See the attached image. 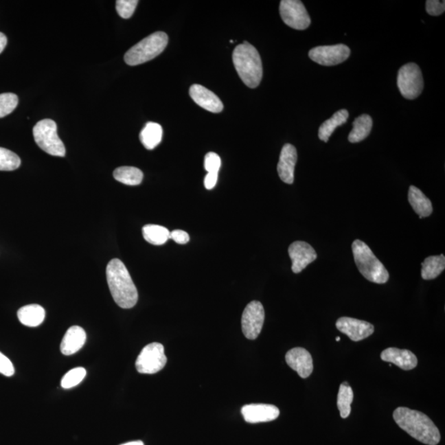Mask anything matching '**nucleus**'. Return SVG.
<instances>
[{"label":"nucleus","mask_w":445,"mask_h":445,"mask_svg":"<svg viewBox=\"0 0 445 445\" xmlns=\"http://www.w3.org/2000/svg\"><path fill=\"white\" fill-rule=\"evenodd\" d=\"M398 426L416 440L427 445H437L440 441V432L434 422L422 412L400 407L393 412Z\"/></svg>","instance_id":"nucleus-1"},{"label":"nucleus","mask_w":445,"mask_h":445,"mask_svg":"<svg viewBox=\"0 0 445 445\" xmlns=\"http://www.w3.org/2000/svg\"><path fill=\"white\" fill-rule=\"evenodd\" d=\"M106 273L115 302L122 308H133L137 304L138 291L125 264L121 260L113 259L106 266Z\"/></svg>","instance_id":"nucleus-2"},{"label":"nucleus","mask_w":445,"mask_h":445,"mask_svg":"<svg viewBox=\"0 0 445 445\" xmlns=\"http://www.w3.org/2000/svg\"><path fill=\"white\" fill-rule=\"evenodd\" d=\"M233 61L242 82L251 89L257 88L263 76L262 62L258 49L245 41L234 49Z\"/></svg>","instance_id":"nucleus-3"},{"label":"nucleus","mask_w":445,"mask_h":445,"mask_svg":"<svg viewBox=\"0 0 445 445\" xmlns=\"http://www.w3.org/2000/svg\"><path fill=\"white\" fill-rule=\"evenodd\" d=\"M354 262L361 274L370 282L385 284L389 279V271L379 261L365 242L354 240L352 243Z\"/></svg>","instance_id":"nucleus-4"},{"label":"nucleus","mask_w":445,"mask_h":445,"mask_svg":"<svg viewBox=\"0 0 445 445\" xmlns=\"http://www.w3.org/2000/svg\"><path fill=\"white\" fill-rule=\"evenodd\" d=\"M168 43V36L166 33H152L131 47L126 53L124 59L127 65L131 66L146 63L160 55L166 48Z\"/></svg>","instance_id":"nucleus-5"},{"label":"nucleus","mask_w":445,"mask_h":445,"mask_svg":"<svg viewBox=\"0 0 445 445\" xmlns=\"http://www.w3.org/2000/svg\"><path fill=\"white\" fill-rule=\"evenodd\" d=\"M35 141L41 150L52 156L64 157L65 147L57 134L56 123L51 119H41L33 128Z\"/></svg>","instance_id":"nucleus-6"},{"label":"nucleus","mask_w":445,"mask_h":445,"mask_svg":"<svg viewBox=\"0 0 445 445\" xmlns=\"http://www.w3.org/2000/svg\"><path fill=\"white\" fill-rule=\"evenodd\" d=\"M398 87L402 96L409 100L420 96L424 89V80L418 65L408 63L399 69Z\"/></svg>","instance_id":"nucleus-7"},{"label":"nucleus","mask_w":445,"mask_h":445,"mask_svg":"<svg viewBox=\"0 0 445 445\" xmlns=\"http://www.w3.org/2000/svg\"><path fill=\"white\" fill-rule=\"evenodd\" d=\"M167 364L164 347L158 342L144 347L135 362L136 369L140 374H154L162 370Z\"/></svg>","instance_id":"nucleus-8"},{"label":"nucleus","mask_w":445,"mask_h":445,"mask_svg":"<svg viewBox=\"0 0 445 445\" xmlns=\"http://www.w3.org/2000/svg\"><path fill=\"white\" fill-rule=\"evenodd\" d=\"M279 14L283 22L296 30H305L310 26V16L299 0H282L279 4Z\"/></svg>","instance_id":"nucleus-9"},{"label":"nucleus","mask_w":445,"mask_h":445,"mask_svg":"<svg viewBox=\"0 0 445 445\" xmlns=\"http://www.w3.org/2000/svg\"><path fill=\"white\" fill-rule=\"evenodd\" d=\"M264 321L265 310L263 305L259 301H251L242 315V330L247 339H257L262 332Z\"/></svg>","instance_id":"nucleus-10"},{"label":"nucleus","mask_w":445,"mask_h":445,"mask_svg":"<svg viewBox=\"0 0 445 445\" xmlns=\"http://www.w3.org/2000/svg\"><path fill=\"white\" fill-rule=\"evenodd\" d=\"M350 55V48L343 44L321 45L312 48L308 53L309 58L312 61L323 66L339 65L347 60Z\"/></svg>","instance_id":"nucleus-11"},{"label":"nucleus","mask_w":445,"mask_h":445,"mask_svg":"<svg viewBox=\"0 0 445 445\" xmlns=\"http://www.w3.org/2000/svg\"><path fill=\"white\" fill-rule=\"evenodd\" d=\"M336 327L339 331L345 334L350 340L360 341L372 335L374 332L373 324L368 321L342 317L336 321Z\"/></svg>","instance_id":"nucleus-12"},{"label":"nucleus","mask_w":445,"mask_h":445,"mask_svg":"<svg viewBox=\"0 0 445 445\" xmlns=\"http://www.w3.org/2000/svg\"><path fill=\"white\" fill-rule=\"evenodd\" d=\"M288 251L292 261V271L295 274L300 273L317 258L315 249L303 241L293 242Z\"/></svg>","instance_id":"nucleus-13"},{"label":"nucleus","mask_w":445,"mask_h":445,"mask_svg":"<svg viewBox=\"0 0 445 445\" xmlns=\"http://www.w3.org/2000/svg\"><path fill=\"white\" fill-rule=\"evenodd\" d=\"M242 414L247 423L268 422L279 418V410L271 404H249L242 407Z\"/></svg>","instance_id":"nucleus-14"},{"label":"nucleus","mask_w":445,"mask_h":445,"mask_svg":"<svg viewBox=\"0 0 445 445\" xmlns=\"http://www.w3.org/2000/svg\"><path fill=\"white\" fill-rule=\"evenodd\" d=\"M287 365L296 371L302 378L310 376L313 371L312 358L307 350L301 347L293 348L286 353Z\"/></svg>","instance_id":"nucleus-15"},{"label":"nucleus","mask_w":445,"mask_h":445,"mask_svg":"<svg viewBox=\"0 0 445 445\" xmlns=\"http://www.w3.org/2000/svg\"><path fill=\"white\" fill-rule=\"evenodd\" d=\"M298 155L294 146L284 144L280 152L277 171L279 179L286 184H293L295 181V169Z\"/></svg>","instance_id":"nucleus-16"},{"label":"nucleus","mask_w":445,"mask_h":445,"mask_svg":"<svg viewBox=\"0 0 445 445\" xmlns=\"http://www.w3.org/2000/svg\"><path fill=\"white\" fill-rule=\"evenodd\" d=\"M190 96L202 109L213 113H221L224 105L216 94L200 84H193L190 88Z\"/></svg>","instance_id":"nucleus-17"},{"label":"nucleus","mask_w":445,"mask_h":445,"mask_svg":"<svg viewBox=\"0 0 445 445\" xmlns=\"http://www.w3.org/2000/svg\"><path fill=\"white\" fill-rule=\"evenodd\" d=\"M383 361L389 362L403 370H411L418 366V358L411 350L395 347L387 348L381 353Z\"/></svg>","instance_id":"nucleus-18"},{"label":"nucleus","mask_w":445,"mask_h":445,"mask_svg":"<svg viewBox=\"0 0 445 445\" xmlns=\"http://www.w3.org/2000/svg\"><path fill=\"white\" fill-rule=\"evenodd\" d=\"M86 332L84 329L78 326H73L66 332L62 340L60 350L65 356H71L80 350L84 345L86 341Z\"/></svg>","instance_id":"nucleus-19"},{"label":"nucleus","mask_w":445,"mask_h":445,"mask_svg":"<svg viewBox=\"0 0 445 445\" xmlns=\"http://www.w3.org/2000/svg\"><path fill=\"white\" fill-rule=\"evenodd\" d=\"M408 201L414 212L419 214V218L429 217L433 212V206L430 199L414 185H411L409 192H408Z\"/></svg>","instance_id":"nucleus-20"},{"label":"nucleus","mask_w":445,"mask_h":445,"mask_svg":"<svg viewBox=\"0 0 445 445\" xmlns=\"http://www.w3.org/2000/svg\"><path fill=\"white\" fill-rule=\"evenodd\" d=\"M45 317V309L38 304L27 305L18 312L20 323L30 328L38 327L43 323Z\"/></svg>","instance_id":"nucleus-21"},{"label":"nucleus","mask_w":445,"mask_h":445,"mask_svg":"<svg viewBox=\"0 0 445 445\" xmlns=\"http://www.w3.org/2000/svg\"><path fill=\"white\" fill-rule=\"evenodd\" d=\"M163 139V128L158 123L148 122L140 132L139 139L147 150H154Z\"/></svg>","instance_id":"nucleus-22"},{"label":"nucleus","mask_w":445,"mask_h":445,"mask_svg":"<svg viewBox=\"0 0 445 445\" xmlns=\"http://www.w3.org/2000/svg\"><path fill=\"white\" fill-rule=\"evenodd\" d=\"M373 127V119L369 115H361L354 119L353 129L348 139L350 143H358L368 137Z\"/></svg>","instance_id":"nucleus-23"},{"label":"nucleus","mask_w":445,"mask_h":445,"mask_svg":"<svg viewBox=\"0 0 445 445\" xmlns=\"http://www.w3.org/2000/svg\"><path fill=\"white\" fill-rule=\"evenodd\" d=\"M349 113L347 110L341 109L336 111L332 118L321 124L319 130V137L324 142H328L336 127L343 125L347 121Z\"/></svg>","instance_id":"nucleus-24"},{"label":"nucleus","mask_w":445,"mask_h":445,"mask_svg":"<svg viewBox=\"0 0 445 445\" xmlns=\"http://www.w3.org/2000/svg\"><path fill=\"white\" fill-rule=\"evenodd\" d=\"M422 277L426 280L434 279L442 273L445 268L444 255H431L422 264Z\"/></svg>","instance_id":"nucleus-25"},{"label":"nucleus","mask_w":445,"mask_h":445,"mask_svg":"<svg viewBox=\"0 0 445 445\" xmlns=\"http://www.w3.org/2000/svg\"><path fill=\"white\" fill-rule=\"evenodd\" d=\"M142 231L144 238L152 245H163L170 238V232L163 226L147 225L144 226Z\"/></svg>","instance_id":"nucleus-26"},{"label":"nucleus","mask_w":445,"mask_h":445,"mask_svg":"<svg viewBox=\"0 0 445 445\" xmlns=\"http://www.w3.org/2000/svg\"><path fill=\"white\" fill-rule=\"evenodd\" d=\"M114 179L128 185H137L142 183L144 174L141 170L134 167H119L113 172Z\"/></svg>","instance_id":"nucleus-27"},{"label":"nucleus","mask_w":445,"mask_h":445,"mask_svg":"<svg viewBox=\"0 0 445 445\" xmlns=\"http://www.w3.org/2000/svg\"><path fill=\"white\" fill-rule=\"evenodd\" d=\"M354 393L347 382L342 383L337 395V407L340 411L341 418H347L352 411Z\"/></svg>","instance_id":"nucleus-28"},{"label":"nucleus","mask_w":445,"mask_h":445,"mask_svg":"<svg viewBox=\"0 0 445 445\" xmlns=\"http://www.w3.org/2000/svg\"><path fill=\"white\" fill-rule=\"evenodd\" d=\"M21 165V159L15 152L0 148V171H14Z\"/></svg>","instance_id":"nucleus-29"},{"label":"nucleus","mask_w":445,"mask_h":445,"mask_svg":"<svg viewBox=\"0 0 445 445\" xmlns=\"http://www.w3.org/2000/svg\"><path fill=\"white\" fill-rule=\"evenodd\" d=\"M86 376V370L82 367H78L69 370L61 379V387L65 389H72V387L80 385Z\"/></svg>","instance_id":"nucleus-30"},{"label":"nucleus","mask_w":445,"mask_h":445,"mask_svg":"<svg viewBox=\"0 0 445 445\" xmlns=\"http://www.w3.org/2000/svg\"><path fill=\"white\" fill-rule=\"evenodd\" d=\"M19 104V98L14 93L0 94V118L6 117L14 111Z\"/></svg>","instance_id":"nucleus-31"},{"label":"nucleus","mask_w":445,"mask_h":445,"mask_svg":"<svg viewBox=\"0 0 445 445\" xmlns=\"http://www.w3.org/2000/svg\"><path fill=\"white\" fill-rule=\"evenodd\" d=\"M138 3L137 0H117L115 7L118 14L123 19H130L133 15Z\"/></svg>","instance_id":"nucleus-32"},{"label":"nucleus","mask_w":445,"mask_h":445,"mask_svg":"<svg viewBox=\"0 0 445 445\" xmlns=\"http://www.w3.org/2000/svg\"><path fill=\"white\" fill-rule=\"evenodd\" d=\"M205 169L208 173H218L221 167V159L216 152H210L205 157Z\"/></svg>","instance_id":"nucleus-33"},{"label":"nucleus","mask_w":445,"mask_h":445,"mask_svg":"<svg viewBox=\"0 0 445 445\" xmlns=\"http://www.w3.org/2000/svg\"><path fill=\"white\" fill-rule=\"evenodd\" d=\"M426 12L431 16H439L445 11V2L438 0H428L426 1Z\"/></svg>","instance_id":"nucleus-34"},{"label":"nucleus","mask_w":445,"mask_h":445,"mask_svg":"<svg viewBox=\"0 0 445 445\" xmlns=\"http://www.w3.org/2000/svg\"><path fill=\"white\" fill-rule=\"evenodd\" d=\"M15 369L10 358L0 352V374L4 376L11 377L14 374Z\"/></svg>","instance_id":"nucleus-35"},{"label":"nucleus","mask_w":445,"mask_h":445,"mask_svg":"<svg viewBox=\"0 0 445 445\" xmlns=\"http://www.w3.org/2000/svg\"><path fill=\"white\" fill-rule=\"evenodd\" d=\"M170 238L175 241L179 244H185L190 241V237L187 232L183 230H173L170 233Z\"/></svg>","instance_id":"nucleus-36"},{"label":"nucleus","mask_w":445,"mask_h":445,"mask_svg":"<svg viewBox=\"0 0 445 445\" xmlns=\"http://www.w3.org/2000/svg\"><path fill=\"white\" fill-rule=\"evenodd\" d=\"M218 181V173H207L205 177L204 184L207 190H212L216 187Z\"/></svg>","instance_id":"nucleus-37"},{"label":"nucleus","mask_w":445,"mask_h":445,"mask_svg":"<svg viewBox=\"0 0 445 445\" xmlns=\"http://www.w3.org/2000/svg\"><path fill=\"white\" fill-rule=\"evenodd\" d=\"M7 37L3 33L0 32V54L3 52L4 48L6 47L7 45Z\"/></svg>","instance_id":"nucleus-38"},{"label":"nucleus","mask_w":445,"mask_h":445,"mask_svg":"<svg viewBox=\"0 0 445 445\" xmlns=\"http://www.w3.org/2000/svg\"><path fill=\"white\" fill-rule=\"evenodd\" d=\"M122 445H144L142 441H132V442H128Z\"/></svg>","instance_id":"nucleus-39"},{"label":"nucleus","mask_w":445,"mask_h":445,"mask_svg":"<svg viewBox=\"0 0 445 445\" xmlns=\"http://www.w3.org/2000/svg\"><path fill=\"white\" fill-rule=\"evenodd\" d=\"M341 340V338L339 336L336 338V341H339Z\"/></svg>","instance_id":"nucleus-40"}]
</instances>
